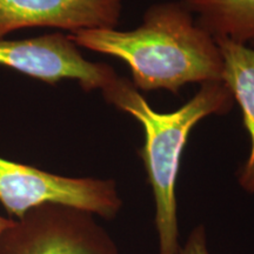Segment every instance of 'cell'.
Wrapping results in <instances>:
<instances>
[{"instance_id": "cell-8", "label": "cell", "mask_w": 254, "mask_h": 254, "mask_svg": "<svg viewBox=\"0 0 254 254\" xmlns=\"http://www.w3.org/2000/svg\"><path fill=\"white\" fill-rule=\"evenodd\" d=\"M196 24L215 41L254 50V0H183Z\"/></svg>"}, {"instance_id": "cell-5", "label": "cell", "mask_w": 254, "mask_h": 254, "mask_svg": "<svg viewBox=\"0 0 254 254\" xmlns=\"http://www.w3.org/2000/svg\"><path fill=\"white\" fill-rule=\"evenodd\" d=\"M0 65L46 84L74 79L86 92L103 90L118 77L107 64L85 59L71 38L63 33L23 40L0 39Z\"/></svg>"}, {"instance_id": "cell-4", "label": "cell", "mask_w": 254, "mask_h": 254, "mask_svg": "<svg viewBox=\"0 0 254 254\" xmlns=\"http://www.w3.org/2000/svg\"><path fill=\"white\" fill-rule=\"evenodd\" d=\"M94 217L72 206L40 205L0 232V254H120Z\"/></svg>"}, {"instance_id": "cell-6", "label": "cell", "mask_w": 254, "mask_h": 254, "mask_svg": "<svg viewBox=\"0 0 254 254\" xmlns=\"http://www.w3.org/2000/svg\"><path fill=\"white\" fill-rule=\"evenodd\" d=\"M122 0H0V39L17 30L55 27L69 31L116 28Z\"/></svg>"}, {"instance_id": "cell-9", "label": "cell", "mask_w": 254, "mask_h": 254, "mask_svg": "<svg viewBox=\"0 0 254 254\" xmlns=\"http://www.w3.org/2000/svg\"><path fill=\"white\" fill-rule=\"evenodd\" d=\"M179 254H211L207 247V237L205 227L199 225L190 232L183 246H180Z\"/></svg>"}, {"instance_id": "cell-1", "label": "cell", "mask_w": 254, "mask_h": 254, "mask_svg": "<svg viewBox=\"0 0 254 254\" xmlns=\"http://www.w3.org/2000/svg\"><path fill=\"white\" fill-rule=\"evenodd\" d=\"M77 46L122 59L142 91L178 93L190 82L221 81L224 60L217 41L196 24L183 0L154 4L134 30H81L68 34Z\"/></svg>"}, {"instance_id": "cell-3", "label": "cell", "mask_w": 254, "mask_h": 254, "mask_svg": "<svg viewBox=\"0 0 254 254\" xmlns=\"http://www.w3.org/2000/svg\"><path fill=\"white\" fill-rule=\"evenodd\" d=\"M0 204L15 219L44 204L72 206L113 219L123 200L112 179L59 176L0 157Z\"/></svg>"}, {"instance_id": "cell-7", "label": "cell", "mask_w": 254, "mask_h": 254, "mask_svg": "<svg viewBox=\"0 0 254 254\" xmlns=\"http://www.w3.org/2000/svg\"><path fill=\"white\" fill-rule=\"evenodd\" d=\"M224 60L222 81L240 105L244 124L251 138V150L238 174L241 189L254 193V50L230 40L217 41Z\"/></svg>"}, {"instance_id": "cell-2", "label": "cell", "mask_w": 254, "mask_h": 254, "mask_svg": "<svg viewBox=\"0 0 254 254\" xmlns=\"http://www.w3.org/2000/svg\"><path fill=\"white\" fill-rule=\"evenodd\" d=\"M105 100L131 114L144 128L140 155L153 192L159 254H179L176 184L183 151L190 131L211 114H225L234 98L224 81L201 84L193 98L174 112L154 111L128 79L117 77L101 90Z\"/></svg>"}, {"instance_id": "cell-10", "label": "cell", "mask_w": 254, "mask_h": 254, "mask_svg": "<svg viewBox=\"0 0 254 254\" xmlns=\"http://www.w3.org/2000/svg\"><path fill=\"white\" fill-rule=\"evenodd\" d=\"M12 221H13V218L2 217V215H0V232L4 231L6 227H8L9 225L12 224Z\"/></svg>"}]
</instances>
